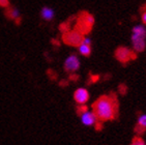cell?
I'll return each mask as SVG.
<instances>
[{"instance_id": "6da1fadb", "label": "cell", "mask_w": 146, "mask_h": 145, "mask_svg": "<svg viewBox=\"0 0 146 145\" xmlns=\"http://www.w3.org/2000/svg\"><path fill=\"white\" fill-rule=\"evenodd\" d=\"M92 111L96 115L98 121L104 122L114 120L118 113V102L116 95H102L92 104Z\"/></svg>"}, {"instance_id": "7a4b0ae2", "label": "cell", "mask_w": 146, "mask_h": 145, "mask_svg": "<svg viewBox=\"0 0 146 145\" xmlns=\"http://www.w3.org/2000/svg\"><path fill=\"white\" fill-rule=\"evenodd\" d=\"M94 25V18L88 11H81L77 16L76 23H75V29L81 32L83 35H87L92 30V27Z\"/></svg>"}, {"instance_id": "3957f363", "label": "cell", "mask_w": 146, "mask_h": 145, "mask_svg": "<svg viewBox=\"0 0 146 145\" xmlns=\"http://www.w3.org/2000/svg\"><path fill=\"white\" fill-rule=\"evenodd\" d=\"M83 39H84L83 34L81 32H79L78 30H76V29L62 33L63 43L65 45L70 46V47H79L83 42Z\"/></svg>"}, {"instance_id": "277c9868", "label": "cell", "mask_w": 146, "mask_h": 145, "mask_svg": "<svg viewBox=\"0 0 146 145\" xmlns=\"http://www.w3.org/2000/svg\"><path fill=\"white\" fill-rule=\"evenodd\" d=\"M115 57L122 64H127L131 60L137 58V53L127 47H118L115 51Z\"/></svg>"}, {"instance_id": "5b68a950", "label": "cell", "mask_w": 146, "mask_h": 145, "mask_svg": "<svg viewBox=\"0 0 146 145\" xmlns=\"http://www.w3.org/2000/svg\"><path fill=\"white\" fill-rule=\"evenodd\" d=\"M80 69V60L78 56L73 54L70 55L64 61V71L68 72H75Z\"/></svg>"}, {"instance_id": "8992f818", "label": "cell", "mask_w": 146, "mask_h": 145, "mask_svg": "<svg viewBox=\"0 0 146 145\" xmlns=\"http://www.w3.org/2000/svg\"><path fill=\"white\" fill-rule=\"evenodd\" d=\"M80 117H81V122L86 126H96V123L98 122V119L96 117V115L94 114L93 111H85L83 113H81Z\"/></svg>"}, {"instance_id": "52a82bcc", "label": "cell", "mask_w": 146, "mask_h": 145, "mask_svg": "<svg viewBox=\"0 0 146 145\" xmlns=\"http://www.w3.org/2000/svg\"><path fill=\"white\" fill-rule=\"evenodd\" d=\"M74 100L78 105H85L89 100V92L85 88H78L74 93Z\"/></svg>"}, {"instance_id": "ba28073f", "label": "cell", "mask_w": 146, "mask_h": 145, "mask_svg": "<svg viewBox=\"0 0 146 145\" xmlns=\"http://www.w3.org/2000/svg\"><path fill=\"white\" fill-rule=\"evenodd\" d=\"M79 52L85 57L91 55V39L87 36H85L83 39V42L80 46H79Z\"/></svg>"}, {"instance_id": "9c48e42d", "label": "cell", "mask_w": 146, "mask_h": 145, "mask_svg": "<svg viewBox=\"0 0 146 145\" xmlns=\"http://www.w3.org/2000/svg\"><path fill=\"white\" fill-rule=\"evenodd\" d=\"M132 41L135 39H146V28L144 26H135L132 31Z\"/></svg>"}, {"instance_id": "30bf717a", "label": "cell", "mask_w": 146, "mask_h": 145, "mask_svg": "<svg viewBox=\"0 0 146 145\" xmlns=\"http://www.w3.org/2000/svg\"><path fill=\"white\" fill-rule=\"evenodd\" d=\"M5 15L9 19L15 20V21H17V24H20L21 15H20V11L18 9H16V7H9L7 11H6Z\"/></svg>"}, {"instance_id": "8fae6325", "label": "cell", "mask_w": 146, "mask_h": 145, "mask_svg": "<svg viewBox=\"0 0 146 145\" xmlns=\"http://www.w3.org/2000/svg\"><path fill=\"white\" fill-rule=\"evenodd\" d=\"M146 130V114H143L139 116L137 121V126L135 128V131L138 134H142Z\"/></svg>"}, {"instance_id": "7c38bea8", "label": "cell", "mask_w": 146, "mask_h": 145, "mask_svg": "<svg viewBox=\"0 0 146 145\" xmlns=\"http://www.w3.org/2000/svg\"><path fill=\"white\" fill-rule=\"evenodd\" d=\"M55 16V13L51 7H48V6H44L42 9H40V17L42 18L46 21H52Z\"/></svg>"}, {"instance_id": "4fadbf2b", "label": "cell", "mask_w": 146, "mask_h": 145, "mask_svg": "<svg viewBox=\"0 0 146 145\" xmlns=\"http://www.w3.org/2000/svg\"><path fill=\"white\" fill-rule=\"evenodd\" d=\"M133 43V49L136 53H141L145 50L146 47V41L145 39H135L132 41Z\"/></svg>"}, {"instance_id": "5bb4252c", "label": "cell", "mask_w": 146, "mask_h": 145, "mask_svg": "<svg viewBox=\"0 0 146 145\" xmlns=\"http://www.w3.org/2000/svg\"><path fill=\"white\" fill-rule=\"evenodd\" d=\"M70 27H73V25L70 23V20H68V21H65V22L61 23L59 29H60V31H61L62 33H64V32H68V31L70 30Z\"/></svg>"}, {"instance_id": "9a60e30c", "label": "cell", "mask_w": 146, "mask_h": 145, "mask_svg": "<svg viewBox=\"0 0 146 145\" xmlns=\"http://www.w3.org/2000/svg\"><path fill=\"white\" fill-rule=\"evenodd\" d=\"M131 145H146V143L141 137H135V138L133 139Z\"/></svg>"}, {"instance_id": "2e32d148", "label": "cell", "mask_w": 146, "mask_h": 145, "mask_svg": "<svg viewBox=\"0 0 146 145\" xmlns=\"http://www.w3.org/2000/svg\"><path fill=\"white\" fill-rule=\"evenodd\" d=\"M9 5V0H0V6L7 7Z\"/></svg>"}, {"instance_id": "e0dca14e", "label": "cell", "mask_w": 146, "mask_h": 145, "mask_svg": "<svg viewBox=\"0 0 146 145\" xmlns=\"http://www.w3.org/2000/svg\"><path fill=\"white\" fill-rule=\"evenodd\" d=\"M119 91H120L121 94H125L127 93V86L123 85V84H121L120 86H119Z\"/></svg>"}, {"instance_id": "ac0fdd59", "label": "cell", "mask_w": 146, "mask_h": 145, "mask_svg": "<svg viewBox=\"0 0 146 145\" xmlns=\"http://www.w3.org/2000/svg\"><path fill=\"white\" fill-rule=\"evenodd\" d=\"M142 22L146 25V9H145V11L142 13Z\"/></svg>"}]
</instances>
